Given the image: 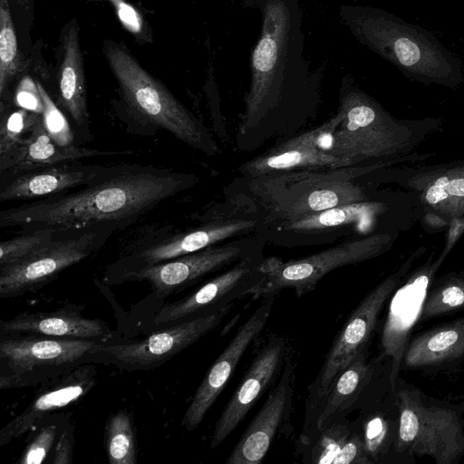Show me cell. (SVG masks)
Returning a JSON list of instances; mask_svg holds the SVG:
<instances>
[{
	"mask_svg": "<svg viewBox=\"0 0 464 464\" xmlns=\"http://www.w3.org/2000/svg\"><path fill=\"white\" fill-rule=\"evenodd\" d=\"M193 174L152 166L121 165L83 188L2 210L1 228L52 229L56 236L114 230L193 187Z\"/></svg>",
	"mask_w": 464,
	"mask_h": 464,
	"instance_id": "1",
	"label": "cell"
},
{
	"mask_svg": "<svg viewBox=\"0 0 464 464\" xmlns=\"http://www.w3.org/2000/svg\"><path fill=\"white\" fill-rule=\"evenodd\" d=\"M262 12L260 37L250 58L251 83L246 98L245 128L261 116L316 87V74L304 57L299 0H257Z\"/></svg>",
	"mask_w": 464,
	"mask_h": 464,
	"instance_id": "2",
	"label": "cell"
},
{
	"mask_svg": "<svg viewBox=\"0 0 464 464\" xmlns=\"http://www.w3.org/2000/svg\"><path fill=\"white\" fill-rule=\"evenodd\" d=\"M103 51L121 97L135 117L150 128L167 130L208 155L218 151L201 122L123 44L107 41Z\"/></svg>",
	"mask_w": 464,
	"mask_h": 464,
	"instance_id": "3",
	"label": "cell"
},
{
	"mask_svg": "<svg viewBox=\"0 0 464 464\" xmlns=\"http://www.w3.org/2000/svg\"><path fill=\"white\" fill-rule=\"evenodd\" d=\"M400 401L398 455L400 464L430 457L436 464H458L464 459V406L428 397L399 376L395 379Z\"/></svg>",
	"mask_w": 464,
	"mask_h": 464,
	"instance_id": "4",
	"label": "cell"
},
{
	"mask_svg": "<svg viewBox=\"0 0 464 464\" xmlns=\"http://www.w3.org/2000/svg\"><path fill=\"white\" fill-rule=\"evenodd\" d=\"M102 341L0 334V390L41 385L82 364Z\"/></svg>",
	"mask_w": 464,
	"mask_h": 464,
	"instance_id": "5",
	"label": "cell"
},
{
	"mask_svg": "<svg viewBox=\"0 0 464 464\" xmlns=\"http://www.w3.org/2000/svg\"><path fill=\"white\" fill-rule=\"evenodd\" d=\"M112 229L94 228L56 236L28 256L0 267V296L14 298L42 288L98 250Z\"/></svg>",
	"mask_w": 464,
	"mask_h": 464,
	"instance_id": "6",
	"label": "cell"
},
{
	"mask_svg": "<svg viewBox=\"0 0 464 464\" xmlns=\"http://www.w3.org/2000/svg\"><path fill=\"white\" fill-rule=\"evenodd\" d=\"M397 376L392 359L386 354L378 357L372 377L354 409L358 416L351 423L361 433L372 464H400Z\"/></svg>",
	"mask_w": 464,
	"mask_h": 464,
	"instance_id": "7",
	"label": "cell"
},
{
	"mask_svg": "<svg viewBox=\"0 0 464 464\" xmlns=\"http://www.w3.org/2000/svg\"><path fill=\"white\" fill-rule=\"evenodd\" d=\"M400 275L382 281L362 300L346 320L330 347L324 363L308 386L305 423L317 418L319 410L339 373L357 353L369 346L379 315L389 298L395 293Z\"/></svg>",
	"mask_w": 464,
	"mask_h": 464,
	"instance_id": "8",
	"label": "cell"
},
{
	"mask_svg": "<svg viewBox=\"0 0 464 464\" xmlns=\"http://www.w3.org/2000/svg\"><path fill=\"white\" fill-rule=\"evenodd\" d=\"M230 308L163 327L136 342H101L92 351V361L111 364L122 371L155 369L217 328Z\"/></svg>",
	"mask_w": 464,
	"mask_h": 464,
	"instance_id": "9",
	"label": "cell"
},
{
	"mask_svg": "<svg viewBox=\"0 0 464 464\" xmlns=\"http://www.w3.org/2000/svg\"><path fill=\"white\" fill-rule=\"evenodd\" d=\"M374 245L372 239L346 241L287 262L276 257L265 258L261 264L264 278L251 297H275L285 288H292L297 296H303L314 290L319 280L329 272L370 257L374 253Z\"/></svg>",
	"mask_w": 464,
	"mask_h": 464,
	"instance_id": "10",
	"label": "cell"
},
{
	"mask_svg": "<svg viewBox=\"0 0 464 464\" xmlns=\"http://www.w3.org/2000/svg\"><path fill=\"white\" fill-rule=\"evenodd\" d=\"M260 253L248 239L205 249L151 266L127 270L122 277L130 281H147L153 293L161 298L176 294L209 274L220 271L241 259Z\"/></svg>",
	"mask_w": 464,
	"mask_h": 464,
	"instance_id": "11",
	"label": "cell"
},
{
	"mask_svg": "<svg viewBox=\"0 0 464 464\" xmlns=\"http://www.w3.org/2000/svg\"><path fill=\"white\" fill-rule=\"evenodd\" d=\"M257 253L245 257L182 299L165 304L154 318L156 326L166 327L231 307L237 299L251 296L264 278Z\"/></svg>",
	"mask_w": 464,
	"mask_h": 464,
	"instance_id": "12",
	"label": "cell"
},
{
	"mask_svg": "<svg viewBox=\"0 0 464 464\" xmlns=\"http://www.w3.org/2000/svg\"><path fill=\"white\" fill-rule=\"evenodd\" d=\"M290 355V346L283 335L273 334L266 339L218 417L210 441L211 449L221 444L264 392L275 385Z\"/></svg>",
	"mask_w": 464,
	"mask_h": 464,
	"instance_id": "13",
	"label": "cell"
},
{
	"mask_svg": "<svg viewBox=\"0 0 464 464\" xmlns=\"http://www.w3.org/2000/svg\"><path fill=\"white\" fill-rule=\"evenodd\" d=\"M274 301V297L264 298L208 369L181 420L187 430L191 431L201 423L247 348L257 340L271 315Z\"/></svg>",
	"mask_w": 464,
	"mask_h": 464,
	"instance_id": "14",
	"label": "cell"
},
{
	"mask_svg": "<svg viewBox=\"0 0 464 464\" xmlns=\"http://www.w3.org/2000/svg\"><path fill=\"white\" fill-rule=\"evenodd\" d=\"M295 380V364L291 354L265 403L242 433L226 463L259 464L262 461L275 437L289 421Z\"/></svg>",
	"mask_w": 464,
	"mask_h": 464,
	"instance_id": "15",
	"label": "cell"
},
{
	"mask_svg": "<svg viewBox=\"0 0 464 464\" xmlns=\"http://www.w3.org/2000/svg\"><path fill=\"white\" fill-rule=\"evenodd\" d=\"M360 189L337 173L309 174L303 177L301 185L290 186L286 190H275L269 199L267 218L279 219L282 224L323 210L353 202H359Z\"/></svg>",
	"mask_w": 464,
	"mask_h": 464,
	"instance_id": "16",
	"label": "cell"
},
{
	"mask_svg": "<svg viewBox=\"0 0 464 464\" xmlns=\"http://www.w3.org/2000/svg\"><path fill=\"white\" fill-rule=\"evenodd\" d=\"M96 382L97 369L87 362L41 384L28 406L0 430V446L21 438L44 418L82 399Z\"/></svg>",
	"mask_w": 464,
	"mask_h": 464,
	"instance_id": "17",
	"label": "cell"
},
{
	"mask_svg": "<svg viewBox=\"0 0 464 464\" xmlns=\"http://www.w3.org/2000/svg\"><path fill=\"white\" fill-rule=\"evenodd\" d=\"M257 218H227L210 221L198 227L175 234L136 251L131 258L138 268L198 252L237 235L252 230Z\"/></svg>",
	"mask_w": 464,
	"mask_h": 464,
	"instance_id": "18",
	"label": "cell"
},
{
	"mask_svg": "<svg viewBox=\"0 0 464 464\" xmlns=\"http://www.w3.org/2000/svg\"><path fill=\"white\" fill-rule=\"evenodd\" d=\"M126 153L130 151L102 150L75 145L60 146L44 129L41 116L28 135L10 152L0 157V172L17 175L81 159Z\"/></svg>",
	"mask_w": 464,
	"mask_h": 464,
	"instance_id": "19",
	"label": "cell"
},
{
	"mask_svg": "<svg viewBox=\"0 0 464 464\" xmlns=\"http://www.w3.org/2000/svg\"><path fill=\"white\" fill-rule=\"evenodd\" d=\"M319 128L294 137L245 164L239 170L248 178H259L304 168L339 169L351 164L319 147Z\"/></svg>",
	"mask_w": 464,
	"mask_h": 464,
	"instance_id": "20",
	"label": "cell"
},
{
	"mask_svg": "<svg viewBox=\"0 0 464 464\" xmlns=\"http://www.w3.org/2000/svg\"><path fill=\"white\" fill-rule=\"evenodd\" d=\"M113 167L67 162L22 173L1 187L0 201L37 198L86 186Z\"/></svg>",
	"mask_w": 464,
	"mask_h": 464,
	"instance_id": "21",
	"label": "cell"
},
{
	"mask_svg": "<svg viewBox=\"0 0 464 464\" xmlns=\"http://www.w3.org/2000/svg\"><path fill=\"white\" fill-rule=\"evenodd\" d=\"M34 334L58 338L108 342L114 335L101 319L63 307L51 312L23 313L2 321L0 334Z\"/></svg>",
	"mask_w": 464,
	"mask_h": 464,
	"instance_id": "22",
	"label": "cell"
},
{
	"mask_svg": "<svg viewBox=\"0 0 464 464\" xmlns=\"http://www.w3.org/2000/svg\"><path fill=\"white\" fill-rule=\"evenodd\" d=\"M464 360V316L430 328L407 343L402 362L409 369H432Z\"/></svg>",
	"mask_w": 464,
	"mask_h": 464,
	"instance_id": "23",
	"label": "cell"
},
{
	"mask_svg": "<svg viewBox=\"0 0 464 464\" xmlns=\"http://www.w3.org/2000/svg\"><path fill=\"white\" fill-rule=\"evenodd\" d=\"M377 359L368 360V347L362 349L339 373L332 384L314 422L315 432L330 424L344 420L371 381Z\"/></svg>",
	"mask_w": 464,
	"mask_h": 464,
	"instance_id": "24",
	"label": "cell"
},
{
	"mask_svg": "<svg viewBox=\"0 0 464 464\" xmlns=\"http://www.w3.org/2000/svg\"><path fill=\"white\" fill-rule=\"evenodd\" d=\"M63 59L59 71L60 104L70 114L80 129H88L86 83L79 29L73 21L64 36Z\"/></svg>",
	"mask_w": 464,
	"mask_h": 464,
	"instance_id": "25",
	"label": "cell"
},
{
	"mask_svg": "<svg viewBox=\"0 0 464 464\" xmlns=\"http://www.w3.org/2000/svg\"><path fill=\"white\" fill-rule=\"evenodd\" d=\"M373 212L372 204L353 202L282 224L280 228L284 232L303 235L332 234L352 224L367 225Z\"/></svg>",
	"mask_w": 464,
	"mask_h": 464,
	"instance_id": "26",
	"label": "cell"
},
{
	"mask_svg": "<svg viewBox=\"0 0 464 464\" xmlns=\"http://www.w3.org/2000/svg\"><path fill=\"white\" fill-rule=\"evenodd\" d=\"M104 445L111 464H136L138 448L133 416L121 409L111 414L105 424Z\"/></svg>",
	"mask_w": 464,
	"mask_h": 464,
	"instance_id": "27",
	"label": "cell"
},
{
	"mask_svg": "<svg viewBox=\"0 0 464 464\" xmlns=\"http://www.w3.org/2000/svg\"><path fill=\"white\" fill-rule=\"evenodd\" d=\"M24 61L17 44L15 28L8 0H0V97L24 68Z\"/></svg>",
	"mask_w": 464,
	"mask_h": 464,
	"instance_id": "28",
	"label": "cell"
},
{
	"mask_svg": "<svg viewBox=\"0 0 464 464\" xmlns=\"http://www.w3.org/2000/svg\"><path fill=\"white\" fill-rule=\"evenodd\" d=\"M464 309V278L440 282L426 292L419 321H426Z\"/></svg>",
	"mask_w": 464,
	"mask_h": 464,
	"instance_id": "29",
	"label": "cell"
},
{
	"mask_svg": "<svg viewBox=\"0 0 464 464\" xmlns=\"http://www.w3.org/2000/svg\"><path fill=\"white\" fill-rule=\"evenodd\" d=\"M65 415L54 413L41 420L29 431L27 443L18 460L21 464H40L53 453Z\"/></svg>",
	"mask_w": 464,
	"mask_h": 464,
	"instance_id": "30",
	"label": "cell"
},
{
	"mask_svg": "<svg viewBox=\"0 0 464 464\" xmlns=\"http://www.w3.org/2000/svg\"><path fill=\"white\" fill-rule=\"evenodd\" d=\"M352 432L351 422L340 420L334 422L314 433L308 440L306 462L316 464H334V460L343 447Z\"/></svg>",
	"mask_w": 464,
	"mask_h": 464,
	"instance_id": "31",
	"label": "cell"
},
{
	"mask_svg": "<svg viewBox=\"0 0 464 464\" xmlns=\"http://www.w3.org/2000/svg\"><path fill=\"white\" fill-rule=\"evenodd\" d=\"M56 237L52 229H37L2 241L0 244V267L15 263Z\"/></svg>",
	"mask_w": 464,
	"mask_h": 464,
	"instance_id": "32",
	"label": "cell"
},
{
	"mask_svg": "<svg viewBox=\"0 0 464 464\" xmlns=\"http://www.w3.org/2000/svg\"><path fill=\"white\" fill-rule=\"evenodd\" d=\"M41 114L18 108L2 116L0 124V157L10 152L28 134Z\"/></svg>",
	"mask_w": 464,
	"mask_h": 464,
	"instance_id": "33",
	"label": "cell"
},
{
	"mask_svg": "<svg viewBox=\"0 0 464 464\" xmlns=\"http://www.w3.org/2000/svg\"><path fill=\"white\" fill-rule=\"evenodd\" d=\"M37 85L44 103V111L41 116L44 129L60 146L69 147L74 145V133L67 119L53 102L44 86L40 82H37Z\"/></svg>",
	"mask_w": 464,
	"mask_h": 464,
	"instance_id": "34",
	"label": "cell"
},
{
	"mask_svg": "<svg viewBox=\"0 0 464 464\" xmlns=\"http://www.w3.org/2000/svg\"><path fill=\"white\" fill-rule=\"evenodd\" d=\"M352 432L334 460V464H372L361 433L353 424Z\"/></svg>",
	"mask_w": 464,
	"mask_h": 464,
	"instance_id": "35",
	"label": "cell"
},
{
	"mask_svg": "<svg viewBox=\"0 0 464 464\" xmlns=\"http://www.w3.org/2000/svg\"><path fill=\"white\" fill-rule=\"evenodd\" d=\"M14 103L20 109L42 114L43 99L37 82H34L31 77L24 76L19 82L14 94Z\"/></svg>",
	"mask_w": 464,
	"mask_h": 464,
	"instance_id": "36",
	"label": "cell"
},
{
	"mask_svg": "<svg viewBox=\"0 0 464 464\" xmlns=\"http://www.w3.org/2000/svg\"><path fill=\"white\" fill-rule=\"evenodd\" d=\"M74 428L72 423L66 419L62 425L56 440L53 453V464H71L72 462L74 447Z\"/></svg>",
	"mask_w": 464,
	"mask_h": 464,
	"instance_id": "37",
	"label": "cell"
},
{
	"mask_svg": "<svg viewBox=\"0 0 464 464\" xmlns=\"http://www.w3.org/2000/svg\"><path fill=\"white\" fill-rule=\"evenodd\" d=\"M449 181L448 177H440L428 188L426 199L430 204H436L448 198L446 187Z\"/></svg>",
	"mask_w": 464,
	"mask_h": 464,
	"instance_id": "38",
	"label": "cell"
},
{
	"mask_svg": "<svg viewBox=\"0 0 464 464\" xmlns=\"http://www.w3.org/2000/svg\"><path fill=\"white\" fill-rule=\"evenodd\" d=\"M446 190L449 195L464 197V178L450 180L446 187Z\"/></svg>",
	"mask_w": 464,
	"mask_h": 464,
	"instance_id": "39",
	"label": "cell"
},
{
	"mask_svg": "<svg viewBox=\"0 0 464 464\" xmlns=\"http://www.w3.org/2000/svg\"><path fill=\"white\" fill-rule=\"evenodd\" d=\"M16 4L24 9H28L31 4V0H15Z\"/></svg>",
	"mask_w": 464,
	"mask_h": 464,
	"instance_id": "40",
	"label": "cell"
}]
</instances>
